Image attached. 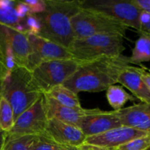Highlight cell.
Instances as JSON below:
<instances>
[{"instance_id": "277c9868", "label": "cell", "mask_w": 150, "mask_h": 150, "mask_svg": "<svg viewBox=\"0 0 150 150\" xmlns=\"http://www.w3.org/2000/svg\"><path fill=\"white\" fill-rule=\"evenodd\" d=\"M67 49L73 59L83 63L103 57H117L122 54L125 48L124 37L99 35L75 38Z\"/></svg>"}, {"instance_id": "d4e9b609", "label": "cell", "mask_w": 150, "mask_h": 150, "mask_svg": "<svg viewBox=\"0 0 150 150\" xmlns=\"http://www.w3.org/2000/svg\"><path fill=\"white\" fill-rule=\"evenodd\" d=\"M23 1L29 7L30 14H39L45 9V0H25Z\"/></svg>"}, {"instance_id": "4316f807", "label": "cell", "mask_w": 150, "mask_h": 150, "mask_svg": "<svg viewBox=\"0 0 150 150\" xmlns=\"http://www.w3.org/2000/svg\"><path fill=\"white\" fill-rule=\"evenodd\" d=\"M135 69L139 73L150 92V69L143 65H140V67H135Z\"/></svg>"}, {"instance_id": "836d02e7", "label": "cell", "mask_w": 150, "mask_h": 150, "mask_svg": "<svg viewBox=\"0 0 150 150\" xmlns=\"http://www.w3.org/2000/svg\"><path fill=\"white\" fill-rule=\"evenodd\" d=\"M0 96H1V95H0Z\"/></svg>"}, {"instance_id": "4dcf8cb0", "label": "cell", "mask_w": 150, "mask_h": 150, "mask_svg": "<svg viewBox=\"0 0 150 150\" xmlns=\"http://www.w3.org/2000/svg\"><path fill=\"white\" fill-rule=\"evenodd\" d=\"M6 137H7V133L3 131L0 128V150H2L3 149V146H4V144H5Z\"/></svg>"}, {"instance_id": "4fadbf2b", "label": "cell", "mask_w": 150, "mask_h": 150, "mask_svg": "<svg viewBox=\"0 0 150 150\" xmlns=\"http://www.w3.org/2000/svg\"><path fill=\"white\" fill-rule=\"evenodd\" d=\"M44 133L56 143L72 147H79L86 139L79 127L56 119L48 120Z\"/></svg>"}, {"instance_id": "3957f363", "label": "cell", "mask_w": 150, "mask_h": 150, "mask_svg": "<svg viewBox=\"0 0 150 150\" xmlns=\"http://www.w3.org/2000/svg\"><path fill=\"white\" fill-rule=\"evenodd\" d=\"M43 95L32 78V72L18 67L7 73L1 89V96L13 108L15 120Z\"/></svg>"}, {"instance_id": "7a4b0ae2", "label": "cell", "mask_w": 150, "mask_h": 150, "mask_svg": "<svg viewBox=\"0 0 150 150\" xmlns=\"http://www.w3.org/2000/svg\"><path fill=\"white\" fill-rule=\"evenodd\" d=\"M82 0H45V9L35 14L40 36L68 48L74 40L71 18L81 8Z\"/></svg>"}, {"instance_id": "484cf974", "label": "cell", "mask_w": 150, "mask_h": 150, "mask_svg": "<svg viewBox=\"0 0 150 150\" xmlns=\"http://www.w3.org/2000/svg\"><path fill=\"white\" fill-rule=\"evenodd\" d=\"M138 32L150 37V14L142 12L140 16V29Z\"/></svg>"}, {"instance_id": "9c48e42d", "label": "cell", "mask_w": 150, "mask_h": 150, "mask_svg": "<svg viewBox=\"0 0 150 150\" xmlns=\"http://www.w3.org/2000/svg\"><path fill=\"white\" fill-rule=\"evenodd\" d=\"M48 120L45 98L42 95L32 106L21 114L15 120L13 128L7 133L6 139L42 134L45 131Z\"/></svg>"}, {"instance_id": "5b68a950", "label": "cell", "mask_w": 150, "mask_h": 150, "mask_svg": "<svg viewBox=\"0 0 150 150\" xmlns=\"http://www.w3.org/2000/svg\"><path fill=\"white\" fill-rule=\"evenodd\" d=\"M71 26L74 39L99 35L125 37L129 29L105 13L82 7L71 18Z\"/></svg>"}, {"instance_id": "8fae6325", "label": "cell", "mask_w": 150, "mask_h": 150, "mask_svg": "<svg viewBox=\"0 0 150 150\" xmlns=\"http://www.w3.org/2000/svg\"><path fill=\"white\" fill-rule=\"evenodd\" d=\"M121 126L117 111H103L100 108L90 109L78 125L86 137L101 134Z\"/></svg>"}, {"instance_id": "44dd1931", "label": "cell", "mask_w": 150, "mask_h": 150, "mask_svg": "<svg viewBox=\"0 0 150 150\" xmlns=\"http://www.w3.org/2000/svg\"><path fill=\"white\" fill-rule=\"evenodd\" d=\"M15 123L14 111L10 103L2 96H0V128L8 133Z\"/></svg>"}, {"instance_id": "5bb4252c", "label": "cell", "mask_w": 150, "mask_h": 150, "mask_svg": "<svg viewBox=\"0 0 150 150\" xmlns=\"http://www.w3.org/2000/svg\"><path fill=\"white\" fill-rule=\"evenodd\" d=\"M117 111L122 126L150 133V103L135 104Z\"/></svg>"}, {"instance_id": "603a6c76", "label": "cell", "mask_w": 150, "mask_h": 150, "mask_svg": "<svg viewBox=\"0 0 150 150\" xmlns=\"http://www.w3.org/2000/svg\"><path fill=\"white\" fill-rule=\"evenodd\" d=\"M72 146H64L55 142L47 136L45 133L36 136L32 150H67Z\"/></svg>"}, {"instance_id": "8992f818", "label": "cell", "mask_w": 150, "mask_h": 150, "mask_svg": "<svg viewBox=\"0 0 150 150\" xmlns=\"http://www.w3.org/2000/svg\"><path fill=\"white\" fill-rule=\"evenodd\" d=\"M29 54L28 34L0 24V60L7 70L26 67Z\"/></svg>"}, {"instance_id": "d6a6232c", "label": "cell", "mask_w": 150, "mask_h": 150, "mask_svg": "<svg viewBox=\"0 0 150 150\" xmlns=\"http://www.w3.org/2000/svg\"><path fill=\"white\" fill-rule=\"evenodd\" d=\"M148 150H150V149H148Z\"/></svg>"}, {"instance_id": "2e32d148", "label": "cell", "mask_w": 150, "mask_h": 150, "mask_svg": "<svg viewBox=\"0 0 150 150\" xmlns=\"http://www.w3.org/2000/svg\"><path fill=\"white\" fill-rule=\"evenodd\" d=\"M118 83L130 91L133 96L142 103H150V92L134 66L128 65L120 75Z\"/></svg>"}, {"instance_id": "9a60e30c", "label": "cell", "mask_w": 150, "mask_h": 150, "mask_svg": "<svg viewBox=\"0 0 150 150\" xmlns=\"http://www.w3.org/2000/svg\"><path fill=\"white\" fill-rule=\"evenodd\" d=\"M48 119H56L78 127L81 119L90 111L86 108H73L61 105L55 100L43 94Z\"/></svg>"}, {"instance_id": "f546056e", "label": "cell", "mask_w": 150, "mask_h": 150, "mask_svg": "<svg viewBox=\"0 0 150 150\" xmlns=\"http://www.w3.org/2000/svg\"><path fill=\"white\" fill-rule=\"evenodd\" d=\"M8 72L9 71L7 70L5 66L4 65V64H3V63L1 62V60H0V95H1V86H2V83L3 81H4V78L7 76Z\"/></svg>"}, {"instance_id": "ffe728a7", "label": "cell", "mask_w": 150, "mask_h": 150, "mask_svg": "<svg viewBox=\"0 0 150 150\" xmlns=\"http://www.w3.org/2000/svg\"><path fill=\"white\" fill-rule=\"evenodd\" d=\"M106 98L109 105L114 111L123 108V106L128 101L135 102L136 98L133 95L127 93L121 86L114 84L106 89Z\"/></svg>"}, {"instance_id": "e0dca14e", "label": "cell", "mask_w": 150, "mask_h": 150, "mask_svg": "<svg viewBox=\"0 0 150 150\" xmlns=\"http://www.w3.org/2000/svg\"><path fill=\"white\" fill-rule=\"evenodd\" d=\"M18 1L0 0V24L14 28L23 33H27L26 20L19 17L17 12Z\"/></svg>"}, {"instance_id": "52a82bcc", "label": "cell", "mask_w": 150, "mask_h": 150, "mask_svg": "<svg viewBox=\"0 0 150 150\" xmlns=\"http://www.w3.org/2000/svg\"><path fill=\"white\" fill-rule=\"evenodd\" d=\"M79 67V63L73 59L45 61L32 70L34 81L43 94L52 88L63 84Z\"/></svg>"}, {"instance_id": "7402d4cb", "label": "cell", "mask_w": 150, "mask_h": 150, "mask_svg": "<svg viewBox=\"0 0 150 150\" xmlns=\"http://www.w3.org/2000/svg\"><path fill=\"white\" fill-rule=\"evenodd\" d=\"M36 136H24L6 139L2 150H32Z\"/></svg>"}, {"instance_id": "30bf717a", "label": "cell", "mask_w": 150, "mask_h": 150, "mask_svg": "<svg viewBox=\"0 0 150 150\" xmlns=\"http://www.w3.org/2000/svg\"><path fill=\"white\" fill-rule=\"evenodd\" d=\"M29 54L26 68L33 70L38 64L45 61L72 59L68 49L56 42L35 34L28 33Z\"/></svg>"}, {"instance_id": "ac0fdd59", "label": "cell", "mask_w": 150, "mask_h": 150, "mask_svg": "<svg viewBox=\"0 0 150 150\" xmlns=\"http://www.w3.org/2000/svg\"><path fill=\"white\" fill-rule=\"evenodd\" d=\"M45 95L64 106L73 108H82L78 94L75 93L63 84L52 88Z\"/></svg>"}, {"instance_id": "ba28073f", "label": "cell", "mask_w": 150, "mask_h": 150, "mask_svg": "<svg viewBox=\"0 0 150 150\" xmlns=\"http://www.w3.org/2000/svg\"><path fill=\"white\" fill-rule=\"evenodd\" d=\"M82 8L105 13L139 32L142 11L132 0H82Z\"/></svg>"}, {"instance_id": "d6986e66", "label": "cell", "mask_w": 150, "mask_h": 150, "mask_svg": "<svg viewBox=\"0 0 150 150\" xmlns=\"http://www.w3.org/2000/svg\"><path fill=\"white\" fill-rule=\"evenodd\" d=\"M139 35L131 56L129 57L130 64H140L150 61V37L143 34Z\"/></svg>"}, {"instance_id": "83f0119b", "label": "cell", "mask_w": 150, "mask_h": 150, "mask_svg": "<svg viewBox=\"0 0 150 150\" xmlns=\"http://www.w3.org/2000/svg\"><path fill=\"white\" fill-rule=\"evenodd\" d=\"M132 1L142 12L150 14V0H132Z\"/></svg>"}, {"instance_id": "1f68e13d", "label": "cell", "mask_w": 150, "mask_h": 150, "mask_svg": "<svg viewBox=\"0 0 150 150\" xmlns=\"http://www.w3.org/2000/svg\"><path fill=\"white\" fill-rule=\"evenodd\" d=\"M67 150H79V149H78V147H71V148H70V149H68Z\"/></svg>"}, {"instance_id": "f1b7e54d", "label": "cell", "mask_w": 150, "mask_h": 150, "mask_svg": "<svg viewBox=\"0 0 150 150\" xmlns=\"http://www.w3.org/2000/svg\"><path fill=\"white\" fill-rule=\"evenodd\" d=\"M79 150H117V149H108V148L100 147V146H94V145L87 144H83L81 146L78 147Z\"/></svg>"}, {"instance_id": "7c38bea8", "label": "cell", "mask_w": 150, "mask_h": 150, "mask_svg": "<svg viewBox=\"0 0 150 150\" xmlns=\"http://www.w3.org/2000/svg\"><path fill=\"white\" fill-rule=\"evenodd\" d=\"M150 134L133 127L121 126L99 135L86 137L85 144L108 149H117L134 139Z\"/></svg>"}, {"instance_id": "cb8c5ba5", "label": "cell", "mask_w": 150, "mask_h": 150, "mask_svg": "<svg viewBox=\"0 0 150 150\" xmlns=\"http://www.w3.org/2000/svg\"><path fill=\"white\" fill-rule=\"evenodd\" d=\"M150 149V134L134 139L119 146L117 150H148Z\"/></svg>"}, {"instance_id": "6da1fadb", "label": "cell", "mask_w": 150, "mask_h": 150, "mask_svg": "<svg viewBox=\"0 0 150 150\" xmlns=\"http://www.w3.org/2000/svg\"><path fill=\"white\" fill-rule=\"evenodd\" d=\"M128 65L129 57L123 54L79 63L76 71L63 85L76 94L102 92L118 83L119 76Z\"/></svg>"}]
</instances>
